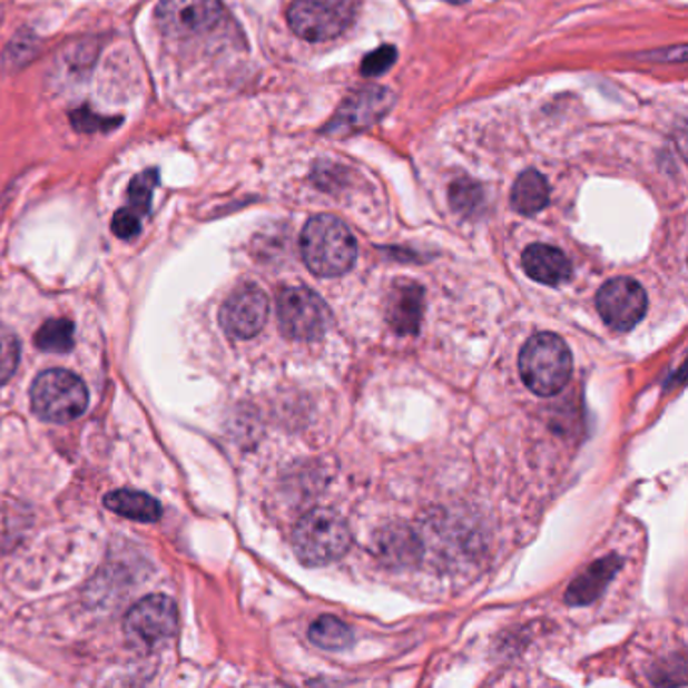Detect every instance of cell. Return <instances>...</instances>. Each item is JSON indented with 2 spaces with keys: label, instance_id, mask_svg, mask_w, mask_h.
Masks as SVG:
<instances>
[{
  "label": "cell",
  "instance_id": "obj_21",
  "mask_svg": "<svg viewBox=\"0 0 688 688\" xmlns=\"http://www.w3.org/2000/svg\"><path fill=\"white\" fill-rule=\"evenodd\" d=\"M451 205L459 215H476L483 206V188L469 178L456 180L451 186Z\"/></svg>",
  "mask_w": 688,
  "mask_h": 688
},
{
  "label": "cell",
  "instance_id": "obj_17",
  "mask_svg": "<svg viewBox=\"0 0 688 688\" xmlns=\"http://www.w3.org/2000/svg\"><path fill=\"white\" fill-rule=\"evenodd\" d=\"M309 638L323 650H344L352 645V630L334 616H322L309 628Z\"/></svg>",
  "mask_w": 688,
  "mask_h": 688
},
{
  "label": "cell",
  "instance_id": "obj_26",
  "mask_svg": "<svg viewBox=\"0 0 688 688\" xmlns=\"http://www.w3.org/2000/svg\"><path fill=\"white\" fill-rule=\"evenodd\" d=\"M446 2H452V4H463L466 0H446Z\"/></svg>",
  "mask_w": 688,
  "mask_h": 688
},
{
  "label": "cell",
  "instance_id": "obj_12",
  "mask_svg": "<svg viewBox=\"0 0 688 688\" xmlns=\"http://www.w3.org/2000/svg\"><path fill=\"white\" fill-rule=\"evenodd\" d=\"M424 315V289L419 283L399 281L390 291L386 320L399 335L416 334Z\"/></svg>",
  "mask_w": 688,
  "mask_h": 688
},
{
  "label": "cell",
  "instance_id": "obj_11",
  "mask_svg": "<svg viewBox=\"0 0 688 688\" xmlns=\"http://www.w3.org/2000/svg\"><path fill=\"white\" fill-rule=\"evenodd\" d=\"M269 317V299L257 285L238 287L220 309V325L237 340H250L261 334Z\"/></svg>",
  "mask_w": 688,
  "mask_h": 688
},
{
  "label": "cell",
  "instance_id": "obj_20",
  "mask_svg": "<svg viewBox=\"0 0 688 688\" xmlns=\"http://www.w3.org/2000/svg\"><path fill=\"white\" fill-rule=\"evenodd\" d=\"M160 174L156 168L144 170L138 174L128 186L129 208H134L138 215H148L151 206V194L158 188Z\"/></svg>",
  "mask_w": 688,
  "mask_h": 688
},
{
  "label": "cell",
  "instance_id": "obj_15",
  "mask_svg": "<svg viewBox=\"0 0 688 688\" xmlns=\"http://www.w3.org/2000/svg\"><path fill=\"white\" fill-rule=\"evenodd\" d=\"M104 503L116 515L126 517V519H131V521H140V523H156V521H160V503L154 497L148 495V493H141V491L119 489V491L109 493Z\"/></svg>",
  "mask_w": 688,
  "mask_h": 688
},
{
  "label": "cell",
  "instance_id": "obj_2",
  "mask_svg": "<svg viewBox=\"0 0 688 688\" xmlns=\"http://www.w3.org/2000/svg\"><path fill=\"white\" fill-rule=\"evenodd\" d=\"M352 546L344 517L332 509H313L293 529V549L303 566L322 568L342 560Z\"/></svg>",
  "mask_w": 688,
  "mask_h": 688
},
{
  "label": "cell",
  "instance_id": "obj_10",
  "mask_svg": "<svg viewBox=\"0 0 688 688\" xmlns=\"http://www.w3.org/2000/svg\"><path fill=\"white\" fill-rule=\"evenodd\" d=\"M394 104V96L386 87L370 86L355 91L337 109L334 119L325 126L327 136H347L370 128L386 116Z\"/></svg>",
  "mask_w": 688,
  "mask_h": 688
},
{
  "label": "cell",
  "instance_id": "obj_9",
  "mask_svg": "<svg viewBox=\"0 0 688 688\" xmlns=\"http://www.w3.org/2000/svg\"><path fill=\"white\" fill-rule=\"evenodd\" d=\"M126 632L144 646H160L178 632V608L168 596H148L129 610Z\"/></svg>",
  "mask_w": 688,
  "mask_h": 688
},
{
  "label": "cell",
  "instance_id": "obj_13",
  "mask_svg": "<svg viewBox=\"0 0 688 688\" xmlns=\"http://www.w3.org/2000/svg\"><path fill=\"white\" fill-rule=\"evenodd\" d=\"M523 269L529 277L549 287L570 281L571 263L566 253L551 245H531L523 253Z\"/></svg>",
  "mask_w": 688,
  "mask_h": 688
},
{
  "label": "cell",
  "instance_id": "obj_27",
  "mask_svg": "<svg viewBox=\"0 0 688 688\" xmlns=\"http://www.w3.org/2000/svg\"><path fill=\"white\" fill-rule=\"evenodd\" d=\"M0 17H2V12H0Z\"/></svg>",
  "mask_w": 688,
  "mask_h": 688
},
{
  "label": "cell",
  "instance_id": "obj_8",
  "mask_svg": "<svg viewBox=\"0 0 688 688\" xmlns=\"http://www.w3.org/2000/svg\"><path fill=\"white\" fill-rule=\"evenodd\" d=\"M598 312L608 327L616 332H630L645 317L648 307L646 291L638 281L618 277L608 281L596 297Z\"/></svg>",
  "mask_w": 688,
  "mask_h": 688
},
{
  "label": "cell",
  "instance_id": "obj_22",
  "mask_svg": "<svg viewBox=\"0 0 688 688\" xmlns=\"http://www.w3.org/2000/svg\"><path fill=\"white\" fill-rule=\"evenodd\" d=\"M19 357H21L19 340L7 327H0V386L11 380L19 366Z\"/></svg>",
  "mask_w": 688,
  "mask_h": 688
},
{
  "label": "cell",
  "instance_id": "obj_7",
  "mask_svg": "<svg viewBox=\"0 0 688 688\" xmlns=\"http://www.w3.org/2000/svg\"><path fill=\"white\" fill-rule=\"evenodd\" d=\"M220 0H160L156 22L166 37L188 39L213 31L223 19Z\"/></svg>",
  "mask_w": 688,
  "mask_h": 688
},
{
  "label": "cell",
  "instance_id": "obj_25",
  "mask_svg": "<svg viewBox=\"0 0 688 688\" xmlns=\"http://www.w3.org/2000/svg\"><path fill=\"white\" fill-rule=\"evenodd\" d=\"M111 230L121 240L138 237L141 230L140 215L134 208H119L111 220Z\"/></svg>",
  "mask_w": 688,
  "mask_h": 688
},
{
  "label": "cell",
  "instance_id": "obj_4",
  "mask_svg": "<svg viewBox=\"0 0 688 688\" xmlns=\"http://www.w3.org/2000/svg\"><path fill=\"white\" fill-rule=\"evenodd\" d=\"M89 394L81 377L67 370H47L32 382L31 406L39 419L67 424L87 410Z\"/></svg>",
  "mask_w": 688,
  "mask_h": 688
},
{
  "label": "cell",
  "instance_id": "obj_6",
  "mask_svg": "<svg viewBox=\"0 0 688 688\" xmlns=\"http://www.w3.org/2000/svg\"><path fill=\"white\" fill-rule=\"evenodd\" d=\"M281 332L299 342L322 337L332 325V312L315 291L307 287H287L277 302Z\"/></svg>",
  "mask_w": 688,
  "mask_h": 688
},
{
  "label": "cell",
  "instance_id": "obj_16",
  "mask_svg": "<svg viewBox=\"0 0 688 688\" xmlns=\"http://www.w3.org/2000/svg\"><path fill=\"white\" fill-rule=\"evenodd\" d=\"M549 205V184L538 170H528L517 178L511 206L519 215L533 216Z\"/></svg>",
  "mask_w": 688,
  "mask_h": 688
},
{
  "label": "cell",
  "instance_id": "obj_24",
  "mask_svg": "<svg viewBox=\"0 0 688 688\" xmlns=\"http://www.w3.org/2000/svg\"><path fill=\"white\" fill-rule=\"evenodd\" d=\"M396 59H399L396 47H392V45L377 47L376 51H372L367 57H364V61H362V76H382V73H386L392 65L396 63Z\"/></svg>",
  "mask_w": 688,
  "mask_h": 688
},
{
  "label": "cell",
  "instance_id": "obj_1",
  "mask_svg": "<svg viewBox=\"0 0 688 688\" xmlns=\"http://www.w3.org/2000/svg\"><path fill=\"white\" fill-rule=\"evenodd\" d=\"M302 257L317 277H340L354 267L357 243L347 226L332 215L313 216L303 228Z\"/></svg>",
  "mask_w": 688,
  "mask_h": 688
},
{
  "label": "cell",
  "instance_id": "obj_14",
  "mask_svg": "<svg viewBox=\"0 0 688 688\" xmlns=\"http://www.w3.org/2000/svg\"><path fill=\"white\" fill-rule=\"evenodd\" d=\"M620 568H622V560L618 556L596 561L581 573L578 580L571 581L568 593H566V602L570 606H588V603L596 602L602 596L603 590L610 586V581Z\"/></svg>",
  "mask_w": 688,
  "mask_h": 688
},
{
  "label": "cell",
  "instance_id": "obj_23",
  "mask_svg": "<svg viewBox=\"0 0 688 688\" xmlns=\"http://www.w3.org/2000/svg\"><path fill=\"white\" fill-rule=\"evenodd\" d=\"M71 126L77 131H83V134H96V131H111L114 128H118L121 124V118H108V116H97L87 106L73 109L71 114Z\"/></svg>",
  "mask_w": 688,
  "mask_h": 688
},
{
  "label": "cell",
  "instance_id": "obj_18",
  "mask_svg": "<svg viewBox=\"0 0 688 688\" xmlns=\"http://www.w3.org/2000/svg\"><path fill=\"white\" fill-rule=\"evenodd\" d=\"M35 344L43 352H69L76 344V327L65 317L49 320L35 335Z\"/></svg>",
  "mask_w": 688,
  "mask_h": 688
},
{
  "label": "cell",
  "instance_id": "obj_5",
  "mask_svg": "<svg viewBox=\"0 0 688 688\" xmlns=\"http://www.w3.org/2000/svg\"><path fill=\"white\" fill-rule=\"evenodd\" d=\"M352 21V0H295L287 11L291 31L309 43L340 37Z\"/></svg>",
  "mask_w": 688,
  "mask_h": 688
},
{
  "label": "cell",
  "instance_id": "obj_3",
  "mask_svg": "<svg viewBox=\"0 0 688 688\" xmlns=\"http://www.w3.org/2000/svg\"><path fill=\"white\" fill-rule=\"evenodd\" d=\"M519 372L538 396H556L570 382L573 360L568 344L556 334H538L523 345Z\"/></svg>",
  "mask_w": 688,
  "mask_h": 688
},
{
  "label": "cell",
  "instance_id": "obj_19",
  "mask_svg": "<svg viewBox=\"0 0 688 688\" xmlns=\"http://www.w3.org/2000/svg\"><path fill=\"white\" fill-rule=\"evenodd\" d=\"M39 49H41L39 37L29 29H21L12 37L11 43L7 45L4 53H2V67L7 71L22 69L24 65L31 63L32 59L39 55Z\"/></svg>",
  "mask_w": 688,
  "mask_h": 688
}]
</instances>
